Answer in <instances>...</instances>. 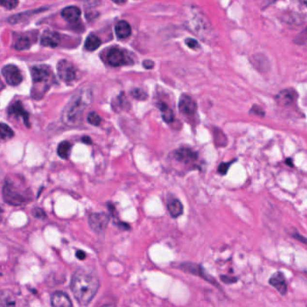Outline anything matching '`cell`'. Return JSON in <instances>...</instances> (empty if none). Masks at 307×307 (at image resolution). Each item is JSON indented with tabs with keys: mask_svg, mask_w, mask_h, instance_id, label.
Returning a JSON list of instances; mask_svg holds the SVG:
<instances>
[{
	"mask_svg": "<svg viewBox=\"0 0 307 307\" xmlns=\"http://www.w3.org/2000/svg\"><path fill=\"white\" fill-rule=\"evenodd\" d=\"M167 208L172 217H178L184 212V206L177 199H171L167 203Z\"/></svg>",
	"mask_w": 307,
	"mask_h": 307,
	"instance_id": "cell-18",
	"label": "cell"
},
{
	"mask_svg": "<svg viewBox=\"0 0 307 307\" xmlns=\"http://www.w3.org/2000/svg\"><path fill=\"white\" fill-rule=\"evenodd\" d=\"M298 94L293 88L284 89L281 92H278L276 95V102L281 106H289L293 105L296 102Z\"/></svg>",
	"mask_w": 307,
	"mask_h": 307,
	"instance_id": "cell-10",
	"label": "cell"
},
{
	"mask_svg": "<svg viewBox=\"0 0 307 307\" xmlns=\"http://www.w3.org/2000/svg\"><path fill=\"white\" fill-rule=\"evenodd\" d=\"M180 269L184 270L188 273L193 274L195 276H200L204 278L205 280L209 281V283H212L213 285L217 286V284L215 281V278H213L212 276H209V274L205 271L202 267L200 265L195 264V263H191V262H187V263H183L180 265Z\"/></svg>",
	"mask_w": 307,
	"mask_h": 307,
	"instance_id": "cell-7",
	"label": "cell"
},
{
	"mask_svg": "<svg viewBox=\"0 0 307 307\" xmlns=\"http://www.w3.org/2000/svg\"><path fill=\"white\" fill-rule=\"evenodd\" d=\"M62 16L70 23H75L79 19L81 10L77 6H68L61 12Z\"/></svg>",
	"mask_w": 307,
	"mask_h": 307,
	"instance_id": "cell-17",
	"label": "cell"
},
{
	"mask_svg": "<svg viewBox=\"0 0 307 307\" xmlns=\"http://www.w3.org/2000/svg\"><path fill=\"white\" fill-rule=\"evenodd\" d=\"M15 296L10 290L0 291V307H10L15 305Z\"/></svg>",
	"mask_w": 307,
	"mask_h": 307,
	"instance_id": "cell-19",
	"label": "cell"
},
{
	"mask_svg": "<svg viewBox=\"0 0 307 307\" xmlns=\"http://www.w3.org/2000/svg\"><path fill=\"white\" fill-rule=\"evenodd\" d=\"M15 135L13 129L5 123H0V138L3 139H10Z\"/></svg>",
	"mask_w": 307,
	"mask_h": 307,
	"instance_id": "cell-25",
	"label": "cell"
},
{
	"mask_svg": "<svg viewBox=\"0 0 307 307\" xmlns=\"http://www.w3.org/2000/svg\"><path fill=\"white\" fill-rule=\"evenodd\" d=\"M270 286H272L280 295H287L288 293V283L286 276L281 271H276L269 279Z\"/></svg>",
	"mask_w": 307,
	"mask_h": 307,
	"instance_id": "cell-8",
	"label": "cell"
},
{
	"mask_svg": "<svg viewBox=\"0 0 307 307\" xmlns=\"http://www.w3.org/2000/svg\"><path fill=\"white\" fill-rule=\"evenodd\" d=\"M32 214L34 216H36V217H39V218H42L43 217L45 214H44V211H43V209H33V212H32Z\"/></svg>",
	"mask_w": 307,
	"mask_h": 307,
	"instance_id": "cell-34",
	"label": "cell"
},
{
	"mask_svg": "<svg viewBox=\"0 0 307 307\" xmlns=\"http://www.w3.org/2000/svg\"><path fill=\"white\" fill-rule=\"evenodd\" d=\"M76 255H77V258L79 259V260H85L86 257V252H83V251H77Z\"/></svg>",
	"mask_w": 307,
	"mask_h": 307,
	"instance_id": "cell-37",
	"label": "cell"
},
{
	"mask_svg": "<svg viewBox=\"0 0 307 307\" xmlns=\"http://www.w3.org/2000/svg\"><path fill=\"white\" fill-rule=\"evenodd\" d=\"M51 75L50 68L46 65L35 66L31 68V77L34 84L45 83L49 79Z\"/></svg>",
	"mask_w": 307,
	"mask_h": 307,
	"instance_id": "cell-9",
	"label": "cell"
},
{
	"mask_svg": "<svg viewBox=\"0 0 307 307\" xmlns=\"http://www.w3.org/2000/svg\"><path fill=\"white\" fill-rule=\"evenodd\" d=\"M143 66H144V68L151 69V68H154V62L151 61H145L143 62Z\"/></svg>",
	"mask_w": 307,
	"mask_h": 307,
	"instance_id": "cell-36",
	"label": "cell"
},
{
	"mask_svg": "<svg viewBox=\"0 0 307 307\" xmlns=\"http://www.w3.org/2000/svg\"><path fill=\"white\" fill-rule=\"evenodd\" d=\"M115 32L119 39H125L129 37L131 33V27L128 22L120 21L115 27Z\"/></svg>",
	"mask_w": 307,
	"mask_h": 307,
	"instance_id": "cell-20",
	"label": "cell"
},
{
	"mask_svg": "<svg viewBox=\"0 0 307 307\" xmlns=\"http://www.w3.org/2000/svg\"><path fill=\"white\" fill-rule=\"evenodd\" d=\"M185 43H186V45L189 47V48H191L192 49H196L200 47V45H199V43L197 42L196 40H194V39H187L186 41H185Z\"/></svg>",
	"mask_w": 307,
	"mask_h": 307,
	"instance_id": "cell-33",
	"label": "cell"
},
{
	"mask_svg": "<svg viewBox=\"0 0 307 307\" xmlns=\"http://www.w3.org/2000/svg\"><path fill=\"white\" fill-rule=\"evenodd\" d=\"M4 200L9 205L20 206L29 202L31 200L30 190L25 186L24 182H21L18 177H8L3 189Z\"/></svg>",
	"mask_w": 307,
	"mask_h": 307,
	"instance_id": "cell-3",
	"label": "cell"
},
{
	"mask_svg": "<svg viewBox=\"0 0 307 307\" xmlns=\"http://www.w3.org/2000/svg\"><path fill=\"white\" fill-rule=\"evenodd\" d=\"M99 278L90 270L80 269L74 273L70 288L76 300L82 307L88 306L98 292Z\"/></svg>",
	"mask_w": 307,
	"mask_h": 307,
	"instance_id": "cell-1",
	"label": "cell"
},
{
	"mask_svg": "<svg viewBox=\"0 0 307 307\" xmlns=\"http://www.w3.org/2000/svg\"><path fill=\"white\" fill-rule=\"evenodd\" d=\"M61 41V36L58 32L51 31H46L43 34L41 39V43L45 47H57Z\"/></svg>",
	"mask_w": 307,
	"mask_h": 307,
	"instance_id": "cell-16",
	"label": "cell"
},
{
	"mask_svg": "<svg viewBox=\"0 0 307 307\" xmlns=\"http://www.w3.org/2000/svg\"><path fill=\"white\" fill-rule=\"evenodd\" d=\"M2 75L6 83L10 86H18L23 81V77L19 68L15 65H7L2 69Z\"/></svg>",
	"mask_w": 307,
	"mask_h": 307,
	"instance_id": "cell-6",
	"label": "cell"
},
{
	"mask_svg": "<svg viewBox=\"0 0 307 307\" xmlns=\"http://www.w3.org/2000/svg\"><path fill=\"white\" fill-rule=\"evenodd\" d=\"M110 221V215L105 212L92 213L89 215V226L95 233H103Z\"/></svg>",
	"mask_w": 307,
	"mask_h": 307,
	"instance_id": "cell-4",
	"label": "cell"
},
{
	"mask_svg": "<svg viewBox=\"0 0 307 307\" xmlns=\"http://www.w3.org/2000/svg\"><path fill=\"white\" fill-rule=\"evenodd\" d=\"M101 40L95 35H90L86 40L85 47L89 51H93L96 49H98L101 45Z\"/></svg>",
	"mask_w": 307,
	"mask_h": 307,
	"instance_id": "cell-24",
	"label": "cell"
},
{
	"mask_svg": "<svg viewBox=\"0 0 307 307\" xmlns=\"http://www.w3.org/2000/svg\"><path fill=\"white\" fill-rule=\"evenodd\" d=\"M114 3H116L118 5H123L125 2H126V0H112Z\"/></svg>",
	"mask_w": 307,
	"mask_h": 307,
	"instance_id": "cell-39",
	"label": "cell"
},
{
	"mask_svg": "<svg viewBox=\"0 0 307 307\" xmlns=\"http://www.w3.org/2000/svg\"><path fill=\"white\" fill-rule=\"evenodd\" d=\"M2 214H3V210L0 208V222H1V219H2Z\"/></svg>",
	"mask_w": 307,
	"mask_h": 307,
	"instance_id": "cell-42",
	"label": "cell"
},
{
	"mask_svg": "<svg viewBox=\"0 0 307 307\" xmlns=\"http://www.w3.org/2000/svg\"><path fill=\"white\" fill-rule=\"evenodd\" d=\"M71 144L68 141H63L59 145L58 147V154L63 158V159H68L69 154L71 152Z\"/></svg>",
	"mask_w": 307,
	"mask_h": 307,
	"instance_id": "cell-23",
	"label": "cell"
},
{
	"mask_svg": "<svg viewBox=\"0 0 307 307\" xmlns=\"http://www.w3.org/2000/svg\"><path fill=\"white\" fill-rule=\"evenodd\" d=\"M158 106H159L160 111H161V114H162V118L163 120L166 122V123H171L173 122L174 120V114H173V111H172V109L168 106V105L163 103V102H160L158 103Z\"/></svg>",
	"mask_w": 307,
	"mask_h": 307,
	"instance_id": "cell-21",
	"label": "cell"
},
{
	"mask_svg": "<svg viewBox=\"0 0 307 307\" xmlns=\"http://www.w3.org/2000/svg\"><path fill=\"white\" fill-rule=\"evenodd\" d=\"M252 112L255 113L256 115H259V116H263L264 115L263 111L258 106H253V108L252 109Z\"/></svg>",
	"mask_w": 307,
	"mask_h": 307,
	"instance_id": "cell-35",
	"label": "cell"
},
{
	"mask_svg": "<svg viewBox=\"0 0 307 307\" xmlns=\"http://www.w3.org/2000/svg\"><path fill=\"white\" fill-rule=\"evenodd\" d=\"M92 89L90 87L80 88L73 94L62 112V122L69 127L79 126L86 108L91 105Z\"/></svg>",
	"mask_w": 307,
	"mask_h": 307,
	"instance_id": "cell-2",
	"label": "cell"
},
{
	"mask_svg": "<svg viewBox=\"0 0 307 307\" xmlns=\"http://www.w3.org/2000/svg\"><path fill=\"white\" fill-rule=\"evenodd\" d=\"M130 93H131L133 98H135L136 100H138V101H144V100L148 98V93L145 92L144 90L140 89V88L132 89Z\"/></svg>",
	"mask_w": 307,
	"mask_h": 307,
	"instance_id": "cell-28",
	"label": "cell"
},
{
	"mask_svg": "<svg viewBox=\"0 0 307 307\" xmlns=\"http://www.w3.org/2000/svg\"><path fill=\"white\" fill-rule=\"evenodd\" d=\"M114 307V306H113V305H111V304H108V305H105L104 307Z\"/></svg>",
	"mask_w": 307,
	"mask_h": 307,
	"instance_id": "cell-41",
	"label": "cell"
},
{
	"mask_svg": "<svg viewBox=\"0 0 307 307\" xmlns=\"http://www.w3.org/2000/svg\"><path fill=\"white\" fill-rule=\"evenodd\" d=\"M180 111L186 115H192L197 110L196 102L188 94H183L179 101Z\"/></svg>",
	"mask_w": 307,
	"mask_h": 307,
	"instance_id": "cell-11",
	"label": "cell"
},
{
	"mask_svg": "<svg viewBox=\"0 0 307 307\" xmlns=\"http://www.w3.org/2000/svg\"><path fill=\"white\" fill-rule=\"evenodd\" d=\"M8 113H9V115H12V116L22 117L24 119V123H25V126L30 127L29 114H28L27 111H25L24 105L20 101H16V102L13 103L12 105L9 106Z\"/></svg>",
	"mask_w": 307,
	"mask_h": 307,
	"instance_id": "cell-12",
	"label": "cell"
},
{
	"mask_svg": "<svg viewBox=\"0 0 307 307\" xmlns=\"http://www.w3.org/2000/svg\"><path fill=\"white\" fill-rule=\"evenodd\" d=\"M107 61L112 67H120L127 63L124 52L119 49H112L109 51L107 55Z\"/></svg>",
	"mask_w": 307,
	"mask_h": 307,
	"instance_id": "cell-13",
	"label": "cell"
},
{
	"mask_svg": "<svg viewBox=\"0 0 307 307\" xmlns=\"http://www.w3.org/2000/svg\"><path fill=\"white\" fill-rule=\"evenodd\" d=\"M51 307H73V305L69 296L66 293L61 291H57L51 295Z\"/></svg>",
	"mask_w": 307,
	"mask_h": 307,
	"instance_id": "cell-14",
	"label": "cell"
},
{
	"mask_svg": "<svg viewBox=\"0 0 307 307\" xmlns=\"http://www.w3.org/2000/svg\"><path fill=\"white\" fill-rule=\"evenodd\" d=\"M87 121L90 124H92L93 126H98L99 124L102 122L101 120V117L99 116L98 114L94 111H92L88 114L87 117Z\"/></svg>",
	"mask_w": 307,
	"mask_h": 307,
	"instance_id": "cell-29",
	"label": "cell"
},
{
	"mask_svg": "<svg viewBox=\"0 0 307 307\" xmlns=\"http://www.w3.org/2000/svg\"><path fill=\"white\" fill-rule=\"evenodd\" d=\"M18 5V0H0V6L6 9H14Z\"/></svg>",
	"mask_w": 307,
	"mask_h": 307,
	"instance_id": "cell-30",
	"label": "cell"
},
{
	"mask_svg": "<svg viewBox=\"0 0 307 307\" xmlns=\"http://www.w3.org/2000/svg\"><path fill=\"white\" fill-rule=\"evenodd\" d=\"M31 43L30 40L27 37L19 38L15 44V48L17 50H25V49L30 48Z\"/></svg>",
	"mask_w": 307,
	"mask_h": 307,
	"instance_id": "cell-26",
	"label": "cell"
},
{
	"mask_svg": "<svg viewBox=\"0 0 307 307\" xmlns=\"http://www.w3.org/2000/svg\"><path fill=\"white\" fill-rule=\"evenodd\" d=\"M234 161L233 162H229V163H222L220 166H218V172L222 174V175H224V174H226L227 172H228V169H229V167L230 166L233 164Z\"/></svg>",
	"mask_w": 307,
	"mask_h": 307,
	"instance_id": "cell-32",
	"label": "cell"
},
{
	"mask_svg": "<svg viewBox=\"0 0 307 307\" xmlns=\"http://www.w3.org/2000/svg\"><path fill=\"white\" fill-rule=\"evenodd\" d=\"M295 43L299 44L307 43V27L295 39Z\"/></svg>",
	"mask_w": 307,
	"mask_h": 307,
	"instance_id": "cell-31",
	"label": "cell"
},
{
	"mask_svg": "<svg viewBox=\"0 0 307 307\" xmlns=\"http://www.w3.org/2000/svg\"><path fill=\"white\" fill-rule=\"evenodd\" d=\"M253 64L261 72H266V71H268L270 69V63L268 62V61L266 60V58H264V57L262 59V61H261V58L260 57L256 58V60H255V61H254Z\"/></svg>",
	"mask_w": 307,
	"mask_h": 307,
	"instance_id": "cell-27",
	"label": "cell"
},
{
	"mask_svg": "<svg viewBox=\"0 0 307 307\" xmlns=\"http://www.w3.org/2000/svg\"><path fill=\"white\" fill-rule=\"evenodd\" d=\"M300 1L307 7V0H300Z\"/></svg>",
	"mask_w": 307,
	"mask_h": 307,
	"instance_id": "cell-40",
	"label": "cell"
},
{
	"mask_svg": "<svg viewBox=\"0 0 307 307\" xmlns=\"http://www.w3.org/2000/svg\"><path fill=\"white\" fill-rule=\"evenodd\" d=\"M126 95H124L123 93L120 94L117 96L115 100L112 101V108L115 110V111H121V110H127L129 108V101L125 97Z\"/></svg>",
	"mask_w": 307,
	"mask_h": 307,
	"instance_id": "cell-22",
	"label": "cell"
},
{
	"mask_svg": "<svg viewBox=\"0 0 307 307\" xmlns=\"http://www.w3.org/2000/svg\"><path fill=\"white\" fill-rule=\"evenodd\" d=\"M82 141L84 142V143H86V144H91L92 143V140H91V138L89 137H84L82 138Z\"/></svg>",
	"mask_w": 307,
	"mask_h": 307,
	"instance_id": "cell-38",
	"label": "cell"
},
{
	"mask_svg": "<svg viewBox=\"0 0 307 307\" xmlns=\"http://www.w3.org/2000/svg\"><path fill=\"white\" fill-rule=\"evenodd\" d=\"M175 159L178 160L180 162H183L185 164H189L193 161H196L198 158V154L196 152L191 150L190 148H182L178 149L174 153Z\"/></svg>",
	"mask_w": 307,
	"mask_h": 307,
	"instance_id": "cell-15",
	"label": "cell"
},
{
	"mask_svg": "<svg viewBox=\"0 0 307 307\" xmlns=\"http://www.w3.org/2000/svg\"><path fill=\"white\" fill-rule=\"evenodd\" d=\"M58 75L66 83H70L76 79L77 77V70L75 68L72 63L68 61H61L58 63Z\"/></svg>",
	"mask_w": 307,
	"mask_h": 307,
	"instance_id": "cell-5",
	"label": "cell"
}]
</instances>
